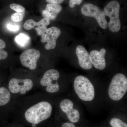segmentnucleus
Instances as JSON below:
<instances>
[{
  "mask_svg": "<svg viewBox=\"0 0 127 127\" xmlns=\"http://www.w3.org/2000/svg\"><path fill=\"white\" fill-rule=\"evenodd\" d=\"M51 105L46 101L41 102L33 105L25 112L26 120L33 127L49 118L51 115Z\"/></svg>",
  "mask_w": 127,
  "mask_h": 127,
  "instance_id": "nucleus-1",
  "label": "nucleus"
},
{
  "mask_svg": "<svg viewBox=\"0 0 127 127\" xmlns=\"http://www.w3.org/2000/svg\"><path fill=\"white\" fill-rule=\"evenodd\" d=\"M75 92L80 99L90 101L95 97L94 87L89 79L84 76H78L75 78L74 82Z\"/></svg>",
  "mask_w": 127,
  "mask_h": 127,
  "instance_id": "nucleus-2",
  "label": "nucleus"
},
{
  "mask_svg": "<svg viewBox=\"0 0 127 127\" xmlns=\"http://www.w3.org/2000/svg\"><path fill=\"white\" fill-rule=\"evenodd\" d=\"M127 91V77L122 73L114 75L108 88V95L110 98L115 101L121 100Z\"/></svg>",
  "mask_w": 127,
  "mask_h": 127,
  "instance_id": "nucleus-3",
  "label": "nucleus"
},
{
  "mask_svg": "<svg viewBox=\"0 0 127 127\" xmlns=\"http://www.w3.org/2000/svg\"><path fill=\"white\" fill-rule=\"evenodd\" d=\"M120 10V4L116 0L112 1L109 2L103 9L105 15L110 18L108 27L110 31L113 32H118L121 28L119 17Z\"/></svg>",
  "mask_w": 127,
  "mask_h": 127,
  "instance_id": "nucleus-4",
  "label": "nucleus"
},
{
  "mask_svg": "<svg viewBox=\"0 0 127 127\" xmlns=\"http://www.w3.org/2000/svg\"><path fill=\"white\" fill-rule=\"evenodd\" d=\"M83 15L87 17H94L96 20L99 26L103 29L108 27V22L103 11L97 6L90 4H85L82 7Z\"/></svg>",
  "mask_w": 127,
  "mask_h": 127,
  "instance_id": "nucleus-5",
  "label": "nucleus"
},
{
  "mask_svg": "<svg viewBox=\"0 0 127 127\" xmlns=\"http://www.w3.org/2000/svg\"><path fill=\"white\" fill-rule=\"evenodd\" d=\"M60 76L59 72L55 69L46 71L40 81L42 86L46 87V91L49 93H55L59 91V86L58 80Z\"/></svg>",
  "mask_w": 127,
  "mask_h": 127,
  "instance_id": "nucleus-6",
  "label": "nucleus"
},
{
  "mask_svg": "<svg viewBox=\"0 0 127 127\" xmlns=\"http://www.w3.org/2000/svg\"><path fill=\"white\" fill-rule=\"evenodd\" d=\"M40 56V53L39 50L31 48L26 50L21 54L20 60L21 63L25 67L33 70L36 68L37 62Z\"/></svg>",
  "mask_w": 127,
  "mask_h": 127,
  "instance_id": "nucleus-7",
  "label": "nucleus"
},
{
  "mask_svg": "<svg viewBox=\"0 0 127 127\" xmlns=\"http://www.w3.org/2000/svg\"><path fill=\"white\" fill-rule=\"evenodd\" d=\"M33 86V82L30 79H17L12 78L9 84V91L13 94L20 92L24 94L27 91H30Z\"/></svg>",
  "mask_w": 127,
  "mask_h": 127,
  "instance_id": "nucleus-8",
  "label": "nucleus"
},
{
  "mask_svg": "<svg viewBox=\"0 0 127 127\" xmlns=\"http://www.w3.org/2000/svg\"><path fill=\"white\" fill-rule=\"evenodd\" d=\"M61 34V31L58 28L53 27L46 30L41 35V41L47 44L45 46L47 50L55 49L56 46V41Z\"/></svg>",
  "mask_w": 127,
  "mask_h": 127,
  "instance_id": "nucleus-9",
  "label": "nucleus"
},
{
  "mask_svg": "<svg viewBox=\"0 0 127 127\" xmlns=\"http://www.w3.org/2000/svg\"><path fill=\"white\" fill-rule=\"evenodd\" d=\"M72 101L68 99H64L61 102L60 107L62 111L66 114L68 120L72 123H77L80 119L79 111L74 109Z\"/></svg>",
  "mask_w": 127,
  "mask_h": 127,
  "instance_id": "nucleus-10",
  "label": "nucleus"
},
{
  "mask_svg": "<svg viewBox=\"0 0 127 127\" xmlns=\"http://www.w3.org/2000/svg\"><path fill=\"white\" fill-rule=\"evenodd\" d=\"M106 50L102 48L100 51L97 50L92 51L89 54V57L92 63L95 68L102 70L106 67L105 56Z\"/></svg>",
  "mask_w": 127,
  "mask_h": 127,
  "instance_id": "nucleus-11",
  "label": "nucleus"
},
{
  "mask_svg": "<svg viewBox=\"0 0 127 127\" xmlns=\"http://www.w3.org/2000/svg\"><path fill=\"white\" fill-rule=\"evenodd\" d=\"M76 54L78 59V63L82 68L89 70L92 68V63L89 57V55L83 46L79 45L76 48Z\"/></svg>",
  "mask_w": 127,
  "mask_h": 127,
  "instance_id": "nucleus-12",
  "label": "nucleus"
},
{
  "mask_svg": "<svg viewBox=\"0 0 127 127\" xmlns=\"http://www.w3.org/2000/svg\"><path fill=\"white\" fill-rule=\"evenodd\" d=\"M62 9V7L60 5L49 3L47 5L46 9L42 11V15L44 18L54 20Z\"/></svg>",
  "mask_w": 127,
  "mask_h": 127,
  "instance_id": "nucleus-13",
  "label": "nucleus"
},
{
  "mask_svg": "<svg viewBox=\"0 0 127 127\" xmlns=\"http://www.w3.org/2000/svg\"><path fill=\"white\" fill-rule=\"evenodd\" d=\"M50 20L47 18H44L42 19L38 22H36L33 20L30 19L27 20L24 23L23 27L25 30H30L34 28L35 27L41 26H47L50 25Z\"/></svg>",
  "mask_w": 127,
  "mask_h": 127,
  "instance_id": "nucleus-14",
  "label": "nucleus"
},
{
  "mask_svg": "<svg viewBox=\"0 0 127 127\" xmlns=\"http://www.w3.org/2000/svg\"><path fill=\"white\" fill-rule=\"evenodd\" d=\"M11 98V94L7 89L5 87L0 88V106L7 104Z\"/></svg>",
  "mask_w": 127,
  "mask_h": 127,
  "instance_id": "nucleus-15",
  "label": "nucleus"
},
{
  "mask_svg": "<svg viewBox=\"0 0 127 127\" xmlns=\"http://www.w3.org/2000/svg\"><path fill=\"white\" fill-rule=\"evenodd\" d=\"M15 41L17 44L22 47H25L30 42V38L27 34L20 33L16 36Z\"/></svg>",
  "mask_w": 127,
  "mask_h": 127,
  "instance_id": "nucleus-16",
  "label": "nucleus"
},
{
  "mask_svg": "<svg viewBox=\"0 0 127 127\" xmlns=\"http://www.w3.org/2000/svg\"><path fill=\"white\" fill-rule=\"evenodd\" d=\"M110 124L112 127H127V124L118 118L111 119Z\"/></svg>",
  "mask_w": 127,
  "mask_h": 127,
  "instance_id": "nucleus-17",
  "label": "nucleus"
},
{
  "mask_svg": "<svg viewBox=\"0 0 127 127\" xmlns=\"http://www.w3.org/2000/svg\"><path fill=\"white\" fill-rule=\"evenodd\" d=\"M10 7L12 10L19 13L23 14L25 11V7L21 5H19L18 4H15V3L11 4L10 5Z\"/></svg>",
  "mask_w": 127,
  "mask_h": 127,
  "instance_id": "nucleus-18",
  "label": "nucleus"
},
{
  "mask_svg": "<svg viewBox=\"0 0 127 127\" xmlns=\"http://www.w3.org/2000/svg\"><path fill=\"white\" fill-rule=\"evenodd\" d=\"M23 14L16 12L12 14L11 16V19L13 21L16 22H19L23 20Z\"/></svg>",
  "mask_w": 127,
  "mask_h": 127,
  "instance_id": "nucleus-19",
  "label": "nucleus"
},
{
  "mask_svg": "<svg viewBox=\"0 0 127 127\" xmlns=\"http://www.w3.org/2000/svg\"><path fill=\"white\" fill-rule=\"evenodd\" d=\"M47 29V26L43 25V26L35 28V30L36 31L37 35L41 36L42 34L45 32Z\"/></svg>",
  "mask_w": 127,
  "mask_h": 127,
  "instance_id": "nucleus-20",
  "label": "nucleus"
},
{
  "mask_svg": "<svg viewBox=\"0 0 127 127\" xmlns=\"http://www.w3.org/2000/svg\"><path fill=\"white\" fill-rule=\"evenodd\" d=\"M7 29L12 32L18 31L20 29V27L17 25H13L10 23H7L6 25Z\"/></svg>",
  "mask_w": 127,
  "mask_h": 127,
  "instance_id": "nucleus-21",
  "label": "nucleus"
},
{
  "mask_svg": "<svg viewBox=\"0 0 127 127\" xmlns=\"http://www.w3.org/2000/svg\"><path fill=\"white\" fill-rule=\"evenodd\" d=\"M83 0H70L69 6L70 7L73 8L76 5H79L82 2Z\"/></svg>",
  "mask_w": 127,
  "mask_h": 127,
  "instance_id": "nucleus-22",
  "label": "nucleus"
},
{
  "mask_svg": "<svg viewBox=\"0 0 127 127\" xmlns=\"http://www.w3.org/2000/svg\"><path fill=\"white\" fill-rule=\"evenodd\" d=\"M8 56V53L6 51L0 48V60L5 59Z\"/></svg>",
  "mask_w": 127,
  "mask_h": 127,
  "instance_id": "nucleus-23",
  "label": "nucleus"
},
{
  "mask_svg": "<svg viewBox=\"0 0 127 127\" xmlns=\"http://www.w3.org/2000/svg\"><path fill=\"white\" fill-rule=\"evenodd\" d=\"M65 0H46V1L49 3L57 4H62Z\"/></svg>",
  "mask_w": 127,
  "mask_h": 127,
  "instance_id": "nucleus-24",
  "label": "nucleus"
},
{
  "mask_svg": "<svg viewBox=\"0 0 127 127\" xmlns=\"http://www.w3.org/2000/svg\"><path fill=\"white\" fill-rule=\"evenodd\" d=\"M62 127H76V126L73 123L66 122L63 123Z\"/></svg>",
  "mask_w": 127,
  "mask_h": 127,
  "instance_id": "nucleus-25",
  "label": "nucleus"
},
{
  "mask_svg": "<svg viewBox=\"0 0 127 127\" xmlns=\"http://www.w3.org/2000/svg\"><path fill=\"white\" fill-rule=\"evenodd\" d=\"M6 46V43L4 41H3L2 39H0V48L3 49Z\"/></svg>",
  "mask_w": 127,
  "mask_h": 127,
  "instance_id": "nucleus-26",
  "label": "nucleus"
}]
</instances>
